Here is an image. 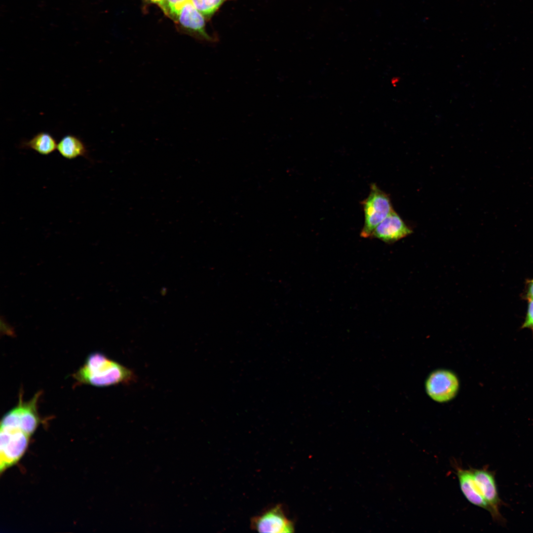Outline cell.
Listing matches in <instances>:
<instances>
[{
  "instance_id": "1",
  "label": "cell",
  "mask_w": 533,
  "mask_h": 533,
  "mask_svg": "<svg viewBox=\"0 0 533 533\" xmlns=\"http://www.w3.org/2000/svg\"><path fill=\"white\" fill-rule=\"evenodd\" d=\"M78 384L107 387L130 383L135 379L133 371L100 352L89 355L83 365L73 374Z\"/></svg>"
},
{
  "instance_id": "2",
  "label": "cell",
  "mask_w": 533,
  "mask_h": 533,
  "mask_svg": "<svg viewBox=\"0 0 533 533\" xmlns=\"http://www.w3.org/2000/svg\"><path fill=\"white\" fill-rule=\"evenodd\" d=\"M364 214V223L360 236L371 237L376 227L391 212L393 209L389 196L375 183H372L368 196L361 202Z\"/></svg>"
},
{
  "instance_id": "3",
  "label": "cell",
  "mask_w": 533,
  "mask_h": 533,
  "mask_svg": "<svg viewBox=\"0 0 533 533\" xmlns=\"http://www.w3.org/2000/svg\"><path fill=\"white\" fill-rule=\"evenodd\" d=\"M20 393L16 406L2 417L0 425L17 428L30 436L35 432L40 422L38 403L41 392H37L28 401H24Z\"/></svg>"
},
{
  "instance_id": "4",
  "label": "cell",
  "mask_w": 533,
  "mask_h": 533,
  "mask_svg": "<svg viewBox=\"0 0 533 533\" xmlns=\"http://www.w3.org/2000/svg\"><path fill=\"white\" fill-rule=\"evenodd\" d=\"M30 437L19 428L0 425L1 472L19 460L28 447Z\"/></svg>"
},
{
  "instance_id": "5",
  "label": "cell",
  "mask_w": 533,
  "mask_h": 533,
  "mask_svg": "<svg viewBox=\"0 0 533 533\" xmlns=\"http://www.w3.org/2000/svg\"><path fill=\"white\" fill-rule=\"evenodd\" d=\"M458 386L456 376L452 372L444 370L432 373L426 382L428 395L438 402H445L453 399L457 392Z\"/></svg>"
},
{
  "instance_id": "6",
  "label": "cell",
  "mask_w": 533,
  "mask_h": 533,
  "mask_svg": "<svg viewBox=\"0 0 533 533\" xmlns=\"http://www.w3.org/2000/svg\"><path fill=\"white\" fill-rule=\"evenodd\" d=\"M471 470L484 498L490 507V513L493 520L504 523V518L499 511L502 501L499 496L494 472L486 467L481 469L471 468Z\"/></svg>"
},
{
  "instance_id": "7",
  "label": "cell",
  "mask_w": 533,
  "mask_h": 533,
  "mask_svg": "<svg viewBox=\"0 0 533 533\" xmlns=\"http://www.w3.org/2000/svg\"><path fill=\"white\" fill-rule=\"evenodd\" d=\"M251 526L253 530L260 533H286L294 530L292 522L286 517L280 504L254 517Z\"/></svg>"
},
{
  "instance_id": "8",
  "label": "cell",
  "mask_w": 533,
  "mask_h": 533,
  "mask_svg": "<svg viewBox=\"0 0 533 533\" xmlns=\"http://www.w3.org/2000/svg\"><path fill=\"white\" fill-rule=\"evenodd\" d=\"M413 232L401 217L393 210L375 228L371 238L393 243Z\"/></svg>"
},
{
  "instance_id": "9",
  "label": "cell",
  "mask_w": 533,
  "mask_h": 533,
  "mask_svg": "<svg viewBox=\"0 0 533 533\" xmlns=\"http://www.w3.org/2000/svg\"><path fill=\"white\" fill-rule=\"evenodd\" d=\"M455 466L459 487L466 499L474 505L490 512V507L474 478L471 468L465 469L457 465Z\"/></svg>"
},
{
  "instance_id": "10",
  "label": "cell",
  "mask_w": 533,
  "mask_h": 533,
  "mask_svg": "<svg viewBox=\"0 0 533 533\" xmlns=\"http://www.w3.org/2000/svg\"><path fill=\"white\" fill-rule=\"evenodd\" d=\"M57 151L63 157L69 160L81 156L93 162L84 143L79 137L74 134H69L63 136L57 144Z\"/></svg>"
},
{
  "instance_id": "11",
  "label": "cell",
  "mask_w": 533,
  "mask_h": 533,
  "mask_svg": "<svg viewBox=\"0 0 533 533\" xmlns=\"http://www.w3.org/2000/svg\"><path fill=\"white\" fill-rule=\"evenodd\" d=\"M57 144L51 134L41 131L30 140L22 141L19 147L21 149L33 150L42 155H48L57 150Z\"/></svg>"
},
{
  "instance_id": "12",
  "label": "cell",
  "mask_w": 533,
  "mask_h": 533,
  "mask_svg": "<svg viewBox=\"0 0 533 533\" xmlns=\"http://www.w3.org/2000/svg\"><path fill=\"white\" fill-rule=\"evenodd\" d=\"M177 18L185 27L198 32L204 37L208 38L204 30V17L195 8L191 1L184 6Z\"/></svg>"
},
{
  "instance_id": "13",
  "label": "cell",
  "mask_w": 533,
  "mask_h": 533,
  "mask_svg": "<svg viewBox=\"0 0 533 533\" xmlns=\"http://www.w3.org/2000/svg\"><path fill=\"white\" fill-rule=\"evenodd\" d=\"M227 0H191L195 8L203 16H212Z\"/></svg>"
},
{
  "instance_id": "14",
  "label": "cell",
  "mask_w": 533,
  "mask_h": 533,
  "mask_svg": "<svg viewBox=\"0 0 533 533\" xmlns=\"http://www.w3.org/2000/svg\"><path fill=\"white\" fill-rule=\"evenodd\" d=\"M191 0H162L158 4L167 16L176 19L184 6Z\"/></svg>"
},
{
  "instance_id": "15",
  "label": "cell",
  "mask_w": 533,
  "mask_h": 533,
  "mask_svg": "<svg viewBox=\"0 0 533 533\" xmlns=\"http://www.w3.org/2000/svg\"><path fill=\"white\" fill-rule=\"evenodd\" d=\"M528 301V304L526 315L521 327L533 330V299Z\"/></svg>"
},
{
  "instance_id": "16",
  "label": "cell",
  "mask_w": 533,
  "mask_h": 533,
  "mask_svg": "<svg viewBox=\"0 0 533 533\" xmlns=\"http://www.w3.org/2000/svg\"><path fill=\"white\" fill-rule=\"evenodd\" d=\"M524 296L527 300L533 299V278L527 281L525 287Z\"/></svg>"
},
{
  "instance_id": "17",
  "label": "cell",
  "mask_w": 533,
  "mask_h": 533,
  "mask_svg": "<svg viewBox=\"0 0 533 533\" xmlns=\"http://www.w3.org/2000/svg\"><path fill=\"white\" fill-rule=\"evenodd\" d=\"M0 324H1V329L4 332L7 333L8 334L9 333H12V334L13 331H12V330L11 329V327L6 322L5 319L4 318H3V317H2V316L1 317V318H0Z\"/></svg>"
},
{
  "instance_id": "18",
  "label": "cell",
  "mask_w": 533,
  "mask_h": 533,
  "mask_svg": "<svg viewBox=\"0 0 533 533\" xmlns=\"http://www.w3.org/2000/svg\"><path fill=\"white\" fill-rule=\"evenodd\" d=\"M151 0V1H152V2H155V3H159V2H160V1H161L162 0Z\"/></svg>"
}]
</instances>
